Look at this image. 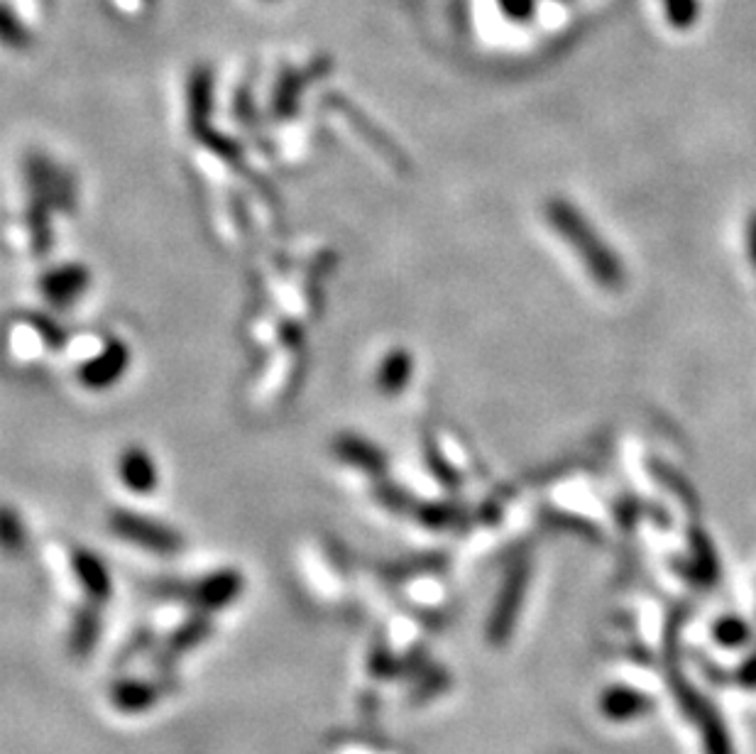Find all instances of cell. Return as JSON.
Here are the masks:
<instances>
[{"mask_svg":"<svg viewBox=\"0 0 756 754\" xmlns=\"http://www.w3.org/2000/svg\"><path fill=\"white\" fill-rule=\"evenodd\" d=\"M553 221H556V226L565 235H571V241L578 251L585 253V257L590 261V269H593L602 285H612V282L620 279V267L617 263H614V255L607 251V247H602L595 241L597 235L588 228V223L583 226L581 216L573 214L569 206H559L556 214H553Z\"/></svg>","mask_w":756,"mask_h":754,"instance_id":"obj_1","label":"cell"},{"mask_svg":"<svg viewBox=\"0 0 756 754\" xmlns=\"http://www.w3.org/2000/svg\"><path fill=\"white\" fill-rule=\"evenodd\" d=\"M111 527L118 537L133 541V544L147 551L162 553V557H174L182 549V537L174 529L145 520V517L118 512L111 520Z\"/></svg>","mask_w":756,"mask_h":754,"instance_id":"obj_2","label":"cell"},{"mask_svg":"<svg viewBox=\"0 0 756 754\" xmlns=\"http://www.w3.org/2000/svg\"><path fill=\"white\" fill-rule=\"evenodd\" d=\"M245 581L241 571L235 569H221L201 579L196 585H192L186 591V600L192 603L198 612H218L223 608L233 605L235 600L243 595Z\"/></svg>","mask_w":756,"mask_h":754,"instance_id":"obj_3","label":"cell"},{"mask_svg":"<svg viewBox=\"0 0 756 754\" xmlns=\"http://www.w3.org/2000/svg\"><path fill=\"white\" fill-rule=\"evenodd\" d=\"M172 689V679H121L111 686V703L118 713L140 715L155 709Z\"/></svg>","mask_w":756,"mask_h":754,"instance_id":"obj_4","label":"cell"},{"mask_svg":"<svg viewBox=\"0 0 756 754\" xmlns=\"http://www.w3.org/2000/svg\"><path fill=\"white\" fill-rule=\"evenodd\" d=\"M211 634H214V622H211L208 612H196V615L186 618L180 628L172 630L157 646L155 662L160 671H170L172 666L180 664V659L196 650L198 644H204Z\"/></svg>","mask_w":756,"mask_h":754,"instance_id":"obj_5","label":"cell"},{"mask_svg":"<svg viewBox=\"0 0 756 754\" xmlns=\"http://www.w3.org/2000/svg\"><path fill=\"white\" fill-rule=\"evenodd\" d=\"M103 638V612L99 603L81 605L72 618V630H69V654L74 659H89Z\"/></svg>","mask_w":756,"mask_h":754,"instance_id":"obj_6","label":"cell"},{"mask_svg":"<svg viewBox=\"0 0 756 754\" xmlns=\"http://www.w3.org/2000/svg\"><path fill=\"white\" fill-rule=\"evenodd\" d=\"M74 573L84 588L86 598L91 603H99L103 605L105 600H111L113 595V581H111V573H109V566H105L96 553H91L86 549H79L74 553Z\"/></svg>","mask_w":756,"mask_h":754,"instance_id":"obj_7","label":"cell"},{"mask_svg":"<svg viewBox=\"0 0 756 754\" xmlns=\"http://www.w3.org/2000/svg\"><path fill=\"white\" fill-rule=\"evenodd\" d=\"M25 527L20 524L18 517L10 510H0V549L10 557H18L25 549Z\"/></svg>","mask_w":756,"mask_h":754,"instance_id":"obj_8","label":"cell"},{"mask_svg":"<svg viewBox=\"0 0 756 754\" xmlns=\"http://www.w3.org/2000/svg\"><path fill=\"white\" fill-rule=\"evenodd\" d=\"M749 235H752V241H749V251H752V263L756 265V216H754V221H752V231H749Z\"/></svg>","mask_w":756,"mask_h":754,"instance_id":"obj_9","label":"cell"}]
</instances>
